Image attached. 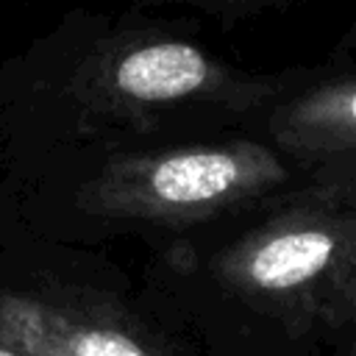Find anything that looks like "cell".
Returning a JSON list of instances; mask_svg holds the SVG:
<instances>
[{
  "mask_svg": "<svg viewBox=\"0 0 356 356\" xmlns=\"http://www.w3.org/2000/svg\"><path fill=\"white\" fill-rule=\"evenodd\" d=\"M217 275L239 298L286 320L350 323L356 312V209L303 203L220 253Z\"/></svg>",
  "mask_w": 356,
  "mask_h": 356,
  "instance_id": "6da1fadb",
  "label": "cell"
},
{
  "mask_svg": "<svg viewBox=\"0 0 356 356\" xmlns=\"http://www.w3.org/2000/svg\"><path fill=\"white\" fill-rule=\"evenodd\" d=\"M286 167L261 142H203L106 161L78 192L83 211L139 222H200L278 184Z\"/></svg>",
  "mask_w": 356,
  "mask_h": 356,
  "instance_id": "7a4b0ae2",
  "label": "cell"
},
{
  "mask_svg": "<svg viewBox=\"0 0 356 356\" xmlns=\"http://www.w3.org/2000/svg\"><path fill=\"white\" fill-rule=\"evenodd\" d=\"M78 92L103 114L142 117L192 100L250 103L264 86L239 78L192 42L172 36H128L108 42L83 64Z\"/></svg>",
  "mask_w": 356,
  "mask_h": 356,
  "instance_id": "3957f363",
  "label": "cell"
},
{
  "mask_svg": "<svg viewBox=\"0 0 356 356\" xmlns=\"http://www.w3.org/2000/svg\"><path fill=\"white\" fill-rule=\"evenodd\" d=\"M0 345L22 356H164L111 317L25 292H0Z\"/></svg>",
  "mask_w": 356,
  "mask_h": 356,
  "instance_id": "277c9868",
  "label": "cell"
},
{
  "mask_svg": "<svg viewBox=\"0 0 356 356\" xmlns=\"http://www.w3.org/2000/svg\"><path fill=\"white\" fill-rule=\"evenodd\" d=\"M270 134L298 156L356 159V75L317 83L281 106Z\"/></svg>",
  "mask_w": 356,
  "mask_h": 356,
  "instance_id": "5b68a950",
  "label": "cell"
},
{
  "mask_svg": "<svg viewBox=\"0 0 356 356\" xmlns=\"http://www.w3.org/2000/svg\"><path fill=\"white\" fill-rule=\"evenodd\" d=\"M350 325H353V348H350V353L356 356V312H353V317H350Z\"/></svg>",
  "mask_w": 356,
  "mask_h": 356,
  "instance_id": "8992f818",
  "label": "cell"
},
{
  "mask_svg": "<svg viewBox=\"0 0 356 356\" xmlns=\"http://www.w3.org/2000/svg\"><path fill=\"white\" fill-rule=\"evenodd\" d=\"M0 356H22V353H17V350H11V348L0 345Z\"/></svg>",
  "mask_w": 356,
  "mask_h": 356,
  "instance_id": "52a82bcc",
  "label": "cell"
}]
</instances>
